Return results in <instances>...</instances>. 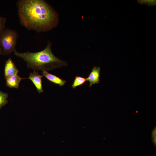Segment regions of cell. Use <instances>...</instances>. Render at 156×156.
I'll return each mask as SVG.
<instances>
[{
    "label": "cell",
    "mask_w": 156,
    "mask_h": 156,
    "mask_svg": "<svg viewBox=\"0 0 156 156\" xmlns=\"http://www.w3.org/2000/svg\"><path fill=\"white\" fill-rule=\"evenodd\" d=\"M86 81V78L77 75L74 78L71 87L73 89H75L77 87L83 85Z\"/></svg>",
    "instance_id": "9"
},
{
    "label": "cell",
    "mask_w": 156,
    "mask_h": 156,
    "mask_svg": "<svg viewBox=\"0 0 156 156\" xmlns=\"http://www.w3.org/2000/svg\"><path fill=\"white\" fill-rule=\"evenodd\" d=\"M8 93L3 92L0 90V110L8 103Z\"/></svg>",
    "instance_id": "10"
},
{
    "label": "cell",
    "mask_w": 156,
    "mask_h": 156,
    "mask_svg": "<svg viewBox=\"0 0 156 156\" xmlns=\"http://www.w3.org/2000/svg\"><path fill=\"white\" fill-rule=\"evenodd\" d=\"M42 75L40 74L38 72L35 70L29 74V77L27 78L29 79L35 86L37 91L40 93L44 90L43 88L42 82Z\"/></svg>",
    "instance_id": "5"
},
{
    "label": "cell",
    "mask_w": 156,
    "mask_h": 156,
    "mask_svg": "<svg viewBox=\"0 0 156 156\" xmlns=\"http://www.w3.org/2000/svg\"><path fill=\"white\" fill-rule=\"evenodd\" d=\"M20 24L38 33L51 30L59 21L56 11L43 0H19L16 3Z\"/></svg>",
    "instance_id": "1"
},
{
    "label": "cell",
    "mask_w": 156,
    "mask_h": 156,
    "mask_svg": "<svg viewBox=\"0 0 156 156\" xmlns=\"http://www.w3.org/2000/svg\"><path fill=\"white\" fill-rule=\"evenodd\" d=\"M18 37V34L15 30L5 28L0 36V45L3 55H10L16 51V46Z\"/></svg>",
    "instance_id": "3"
},
{
    "label": "cell",
    "mask_w": 156,
    "mask_h": 156,
    "mask_svg": "<svg viewBox=\"0 0 156 156\" xmlns=\"http://www.w3.org/2000/svg\"><path fill=\"white\" fill-rule=\"evenodd\" d=\"M152 134L151 138L152 139V141L156 146V127H155L152 132Z\"/></svg>",
    "instance_id": "13"
},
{
    "label": "cell",
    "mask_w": 156,
    "mask_h": 156,
    "mask_svg": "<svg viewBox=\"0 0 156 156\" xmlns=\"http://www.w3.org/2000/svg\"><path fill=\"white\" fill-rule=\"evenodd\" d=\"M138 1L141 3H145L149 5H154L156 4L155 0H141Z\"/></svg>",
    "instance_id": "12"
},
{
    "label": "cell",
    "mask_w": 156,
    "mask_h": 156,
    "mask_svg": "<svg viewBox=\"0 0 156 156\" xmlns=\"http://www.w3.org/2000/svg\"><path fill=\"white\" fill-rule=\"evenodd\" d=\"M42 75L45 77L51 82L61 87L65 84L66 81L60 77L53 74L50 73L46 71H43L42 72Z\"/></svg>",
    "instance_id": "7"
},
{
    "label": "cell",
    "mask_w": 156,
    "mask_h": 156,
    "mask_svg": "<svg viewBox=\"0 0 156 156\" xmlns=\"http://www.w3.org/2000/svg\"><path fill=\"white\" fill-rule=\"evenodd\" d=\"M6 19L0 15V36L5 29Z\"/></svg>",
    "instance_id": "11"
},
{
    "label": "cell",
    "mask_w": 156,
    "mask_h": 156,
    "mask_svg": "<svg viewBox=\"0 0 156 156\" xmlns=\"http://www.w3.org/2000/svg\"><path fill=\"white\" fill-rule=\"evenodd\" d=\"M51 44L50 42H49L45 48L39 52L21 53L16 50L14 53L15 55L22 58L26 62L28 68L35 70L47 71L67 66L66 62L58 58L53 53Z\"/></svg>",
    "instance_id": "2"
},
{
    "label": "cell",
    "mask_w": 156,
    "mask_h": 156,
    "mask_svg": "<svg viewBox=\"0 0 156 156\" xmlns=\"http://www.w3.org/2000/svg\"><path fill=\"white\" fill-rule=\"evenodd\" d=\"M100 68L98 66H94L86 79V81L89 82V87L92 85L99 83L100 75Z\"/></svg>",
    "instance_id": "6"
},
{
    "label": "cell",
    "mask_w": 156,
    "mask_h": 156,
    "mask_svg": "<svg viewBox=\"0 0 156 156\" xmlns=\"http://www.w3.org/2000/svg\"><path fill=\"white\" fill-rule=\"evenodd\" d=\"M18 72V70L11 58H9L5 62L4 74L5 79L11 76L17 75Z\"/></svg>",
    "instance_id": "4"
},
{
    "label": "cell",
    "mask_w": 156,
    "mask_h": 156,
    "mask_svg": "<svg viewBox=\"0 0 156 156\" xmlns=\"http://www.w3.org/2000/svg\"><path fill=\"white\" fill-rule=\"evenodd\" d=\"M2 54V49L0 45V55Z\"/></svg>",
    "instance_id": "14"
},
{
    "label": "cell",
    "mask_w": 156,
    "mask_h": 156,
    "mask_svg": "<svg viewBox=\"0 0 156 156\" xmlns=\"http://www.w3.org/2000/svg\"><path fill=\"white\" fill-rule=\"evenodd\" d=\"M26 78H21L18 75L11 76L6 79V85L10 88L17 89L19 86L21 81Z\"/></svg>",
    "instance_id": "8"
}]
</instances>
